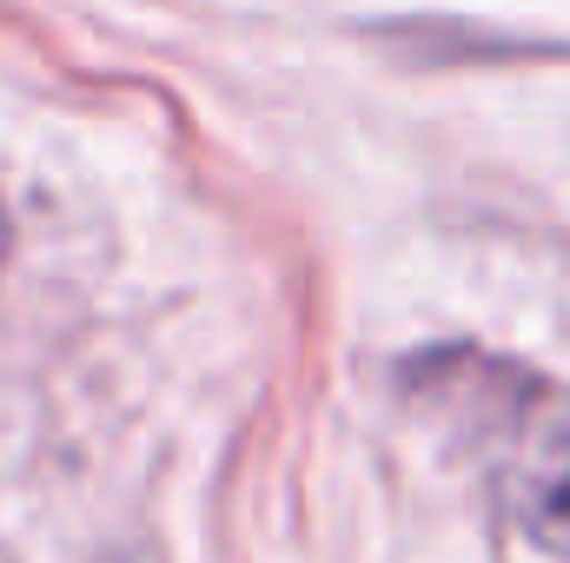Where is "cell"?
I'll use <instances>...</instances> for the list:
<instances>
[{
	"mask_svg": "<svg viewBox=\"0 0 570 563\" xmlns=\"http://www.w3.org/2000/svg\"><path fill=\"white\" fill-rule=\"evenodd\" d=\"M0 259H7V219H0Z\"/></svg>",
	"mask_w": 570,
	"mask_h": 563,
	"instance_id": "2",
	"label": "cell"
},
{
	"mask_svg": "<svg viewBox=\"0 0 570 563\" xmlns=\"http://www.w3.org/2000/svg\"><path fill=\"white\" fill-rule=\"evenodd\" d=\"M412 398L471 457L504 517L570 557V392L491 352H431L412 365Z\"/></svg>",
	"mask_w": 570,
	"mask_h": 563,
	"instance_id": "1",
	"label": "cell"
}]
</instances>
